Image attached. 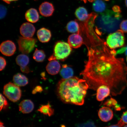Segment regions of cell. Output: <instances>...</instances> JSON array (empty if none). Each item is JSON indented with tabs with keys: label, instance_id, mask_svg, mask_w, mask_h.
<instances>
[{
	"label": "cell",
	"instance_id": "22",
	"mask_svg": "<svg viewBox=\"0 0 127 127\" xmlns=\"http://www.w3.org/2000/svg\"><path fill=\"white\" fill-rule=\"evenodd\" d=\"M37 111L43 115H48L49 117L53 115L54 113V110L51 107L50 103L42 105Z\"/></svg>",
	"mask_w": 127,
	"mask_h": 127
},
{
	"label": "cell",
	"instance_id": "37",
	"mask_svg": "<svg viewBox=\"0 0 127 127\" xmlns=\"http://www.w3.org/2000/svg\"><path fill=\"white\" fill-rule=\"evenodd\" d=\"M4 2L8 4H10L11 1L18 0H2Z\"/></svg>",
	"mask_w": 127,
	"mask_h": 127
},
{
	"label": "cell",
	"instance_id": "21",
	"mask_svg": "<svg viewBox=\"0 0 127 127\" xmlns=\"http://www.w3.org/2000/svg\"><path fill=\"white\" fill-rule=\"evenodd\" d=\"M66 29L69 32L79 34V26L78 22L75 21L69 22L66 25Z\"/></svg>",
	"mask_w": 127,
	"mask_h": 127
},
{
	"label": "cell",
	"instance_id": "30",
	"mask_svg": "<svg viewBox=\"0 0 127 127\" xmlns=\"http://www.w3.org/2000/svg\"><path fill=\"white\" fill-rule=\"evenodd\" d=\"M0 70L2 71L5 67L6 65V61L5 59L3 57L1 56L0 57Z\"/></svg>",
	"mask_w": 127,
	"mask_h": 127
},
{
	"label": "cell",
	"instance_id": "23",
	"mask_svg": "<svg viewBox=\"0 0 127 127\" xmlns=\"http://www.w3.org/2000/svg\"><path fill=\"white\" fill-rule=\"evenodd\" d=\"M93 6L94 10L97 12H102L106 8V4L102 0H95Z\"/></svg>",
	"mask_w": 127,
	"mask_h": 127
},
{
	"label": "cell",
	"instance_id": "32",
	"mask_svg": "<svg viewBox=\"0 0 127 127\" xmlns=\"http://www.w3.org/2000/svg\"><path fill=\"white\" fill-rule=\"evenodd\" d=\"M121 120L124 123L127 125V110L124 112Z\"/></svg>",
	"mask_w": 127,
	"mask_h": 127
},
{
	"label": "cell",
	"instance_id": "12",
	"mask_svg": "<svg viewBox=\"0 0 127 127\" xmlns=\"http://www.w3.org/2000/svg\"><path fill=\"white\" fill-rule=\"evenodd\" d=\"M34 103L29 99L23 100L19 105L20 111L24 114L30 113L34 109Z\"/></svg>",
	"mask_w": 127,
	"mask_h": 127
},
{
	"label": "cell",
	"instance_id": "14",
	"mask_svg": "<svg viewBox=\"0 0 127 127\" xmlns=\"http://www.w3.org/2000/svg\"><path fill=\"white\" fill-rule=\"evenodd\" d=\"M110 93L111 90L108 87L104 85L101 86L97 90L96 99L98 101H102Z\"/></svg>",
	"mask_w": 127,
	"mask_h": 127
},
{
	"label": "cell",
	"instance_id": "17",
	"mask_svg": "<svg viewBox=\"0 0 127 127\" xmlns=\"http://www.w3.org/2000/svg\"><path fill=\"white\" fill-rule=\"evenodd\" d=\"M13 82L15 85L20 87L25 86L28 83L27 78L20 73L17 74L14 76Z\"/></svg>",
	"mask_w": 127,
	"mask_h": 127
},
{
	"label": "cell",
	"instance_id": "6",
	"mask_svg": "<svg viewBox=\"0 0 127 127\" xmlns=\"http://www.w3.org/2000/svg\"><path fill=\"white\" fill-rule=\"evenodd\" d=\"M36 42L34 38L20 37L17 41L19 50L25 54H29L34 49Z\"/></svg>",
	"mask_w": 127,
	"mask_h": 127
},
{
	"label": "cell",
	"instance_id": "10",
	"mask_svg": "<svg viewBox=\"0 0 127 127\" xmlns=\"http://www.w3.org/2000/svg\"><path fill=\"white\" fill-rule=\"evenodd\" d=\"M39 10L41 15L44 17H49L52 15L55 9L51 3L45 1L40 6Z\"/></svg>",
	"mask_w": 127,
	"mask_h": 127
},
{
	"label": "cell",
	"instance_id": "42",
	"mask_svg": "<svg viewBox=\"0 0 127 127\" xmlns=\"http://www.w3.org/2000/svg\"><path fill=\"white\" fill-rule=\"evenodd\" d=\"M126 60H127V58H126Z\"/></svg>",
	"mask_w": 127,
	"mask_h": 127
},
{
	"label": "cell",
	"instance_id": "40",
	"mask_svg": "<svg viewBox=\"0 0 127 127\" xmlns=\"http://www.w3.org/2000/svg\"><path fill=\"white\" fill-rule=\"evenodd\" d=\"M125 4L127 7V0H125Z\"/></svg>",
	"mask_w": 127,
	"mask_h": 127
},
{
	"label": "cell",
	"instance_id": "3",
	"mask_svg": "<svg viewBox=\"0 0 127 127\" xmlns=\"http://www.w3.org/2000/svg\"><path fill=\"white\" fill-rule=\"evenodd\" d=\"M124 32L121 30L111 33L108 36L106 44L111 50L123 47L125 44V37Z\"/></svg>",
	"mask_w": 127,
	"mask_h": 127
},
{
	"label": "cell",
	"instance_id": "24",
	"mask_svg": "<svg viewBox=\"0 0 127 127\" xmlns=\"http://www.w3.org/2000/svg\"><path fill=\"white\" fill-rule=\"evenodd\" d=\"M46 58L45 53L43 50L36 49L33 55L34 59L37 62H43Z\"/></svg>",
	"mask_w": 127,
	"mask_h": 127
},
{
	"label": "cell",
	"instance_id": "1",
	"mask_svg": "<svg viewBox=\"0 0 127 127\" xmlns=\"http://www.w3.org/2000/svg\"><path fill=\"white\" fill-rule=\"evenodd\" d=\"M84 42L88 50V60L80 73L90 89L106 86L114 96L121 94L127 87V66L123 58L115 57L106 42L96 36Z\"/></svg>",
	"mask_w": 127,
	"mask_h": 127
},
{
	"label": "cell",
	"instance_id": "29",
	"mask_svg": "<svg viewBox=\"0 0 127 127\" xmlns=\"http://www.w3.org/2000/svg\"><path fill=\"white\" fill-rule=\"evenodd\" d=\"M7 9L5 7L2 5H0V19H2L4 18L7 14Z\"/></svg>",
	"mask_w": 127,
	"mask_h": 127
},
{
	"label": "cell",
	"instance_id": "11",
	"mask_svg": "<svg viewBox=\"0 0 127 127\" xmlns=\"http://www.w3.org/2000/svg\"><path fill=\"white\" fill-rule=\"evenodd\" d=\"M98 116L102 121L107 122L113 118V113L112 109L109 107H103L99 109Z\"/></svg>",
	"mask_w": 127,
	"mask_h": 127
},
{
	"label": "cell",
	"instance_id": "41",
	"mask_svg": "<svg viewBox=\"0 0 127 127\" xmlns=\"http://www.w3.org/2000/svg\"><path fill=\"white\" fill-rule=\"evenodd\" d=\"M123 127H127V125H125V126H124Z\"/></svg>",
	"mask_w": 127,
	"mask_h": 127
},
{
	"label": "cell",
	"instance_id": "33",
	"mask_svg": "<svg viewBox=\"0 0 127 127\" xmlns=\"http://www.w3.org/2000/svg\"><path fill=\"white\" fill-rule=\"evenodd\" d=\"M125 125V124L121 120L118 122V123L117 124L111 125L108 127H122Z\"/></svg>",
	"mask_w": 127,
	"mask_h": 127
},
{
	"label": "cell",
	"instance_id": "31",
	"mask_svg": "<svg viewBox=\"0 0 127 127\" xmlns=\"http://www.w3.org/2000/svg\"><path fill=\"white\" fill-rule=\"evenodd\" d=\"M43 91L42 87L40 86H37L32 91L33 94H35L37 93H41Z\"/></svg>",
	"mask_w": 127,
	"mask_h": 127
},
{
	"label": "cell",
	"instance_id": "18",
	"mask_svg": "<svg viewBox=\"0 0 127 127\" xmlns=\"http://www.w3.org/2000/svg\"><path fill=\"white\" fill-rule=\"evenodd\" d=\"M76 16L81 21H85L89 17L86 9L83 7H79L76 9L75 12Z\"/></svg>",
	"mask_w": 127,
	"mask_h": 127
},
{
	"label": "cell",
	"instance_id": "9",
	"mask_svg": "<svg viewBox=\"0 0 127 127\" xmlns=\"http://www.w3.org/2000/svg\"><path fill=\"white\" fill-rule=\"evenodd\" d=\"M68 42L71 47L77 49L81 47L83 43L84 40L79 33H74L68 37Z\"/></svg>",
	"mask_w": 127,
	"mask_h": 127
},
{
	"label": "cell",
	"instance_id": "28",
	"mask_svg": "<svg viewBox=\"0 0 127 127\" xmlns=\"http://www.w3.org/2000/svg\"><path fill=\"white\" fill-rule=\"evenodd\" d=\"M120 30L124 33H127V20L123 21L120 25Z\"/></svg>",
	"mask_w": 127,
	"mask_h": 127
},
{
	"label": "cell",
	"instance_id": "39",
	"mask_svg": "<svg viewBox=\"0 0 127 127\" xmlns=\"http://www.w3.org/2000/svg\"><path fill=\"white\" fill-rule=\"evenodd\" d=\"M3 125V124L1 123V122H0V127H5Z\"/></svg>",
	"mask_w": 127,
	"mask_h": 127
},
{
	"label": "cell",
	"instance_id": "13",
	"mask_svg": "<svg viewBox=\"0 0 127 127\" xmlns=\"http://www.w3.org/2000/svg\"><path fill=\"white\" fill-rule=\"evenodd\" d=\"M60 69L61 65L56 60L50 61L48 64L46 69L48 73L51 75H55L58 73Z\"/></svg>",
	"mask_w": 127,
	"mask_h": 127
},
{
	"label": "cell",
	"instance_id": "38",
	"mask_svg": "<svg viewBox=\"0 0 127 127\" xmlns=\"http://www.w3.org/2000/svg\"><path fill=\"white\" fill-rule=\"evenodd\" d=\"M81 0L83 1L85 3H86L87 1H90V2H93L95 0Z\"/></svg>",
	"mask_w": 127,
	"mask_h": 127
},
{
	"label": "cell",
	"instance_id": "35",
	"mask_svg": "<svg viewBox=\"0 0 127 127\" xmlns=\"http://www.w3.org/2000/svg\"><path fill=\"white\" fill-rule=\"evenodd\" d=\"M113 9L114 12L117 13V14L120 13L121 11L120 10V8L118 6H114L113 8Z\"/></svg>",
	"mask_w": 127,
	"mask_h": 127
},
{
	"label": "cell",
	"instance_id": "16",
	"mask_svg": "<svg viewBox=\"0 0 127 127\" xmlns=\"http://www.w3.org/2000/svg\"><path fill=\"white\" fill-rule=\"evenodd\" d=\"M25 17L28 21L32 23H36L39 19L38 12L34 8L30 9L27 11L25 14Z\"/></svg>",
	"mask_w": 127,
	"mask_h": 127
},
{
	"label": "cell",
	"instance_id": "7",
	"mask_svg": "<svg viewBox=\"0 0 127 127\" xmlns=\"http://www.w3.org/2000/svg\"><path fill=\"white\" fill-rule=\"evenodd\" d=\"M0 50L3 55L7 56H12L16 51L15 44L11 40L4 41L1 44Z\"/></svg>",
	"mask_w": 127,
	"mask_h": 127
},
{
	"label": "cell",
	"instance_id": "4",
	"mask_svg": "<svg viewBox=\"0 0 127 127\" xmlns=\"http://www.w3.org/2000/svg\"><path fill=\"white\" fill-rule=\"evenodd\" d=\"M72 48L68 43L58 41L56 43L52 54L56 60H64L70 55Z\"/></svg>",
	"mask_w": 127,
	"mask_h": 127
},
{
	"label": "cell",
	"instance_id": "2",
	"mask_svg": "<svg viewBox=\"0 0 127 127\" xmlns=\"http://www.w3.org/2000/svg\"><path fill=\"white\" fill-rule=\"evenodd\" d=\"M88 88L86 81L74 77L60 80L57 85V93L63 103L82 105Z\"/></svg>",
	"mask_w": 127,
	"mask_h": 127
},
{
	"label": "cell",
	"instance_id": "34",
	"mask_svg": "<svg viewBox=\"0 0 127 127\" xmlns=\"http://www.w3.org/2000/svg\"><path fill=\"white\" fill-rule=\"evenodd\" d=\"M20 69L22 72L26 73H29L30 71L29 68L28 66L20 68Z\"/></svg>",
	"mask_w": 127,
	"mask_h": 127
},
{
	"label": "cell",
	"instance_id": "43",
	"mask_svg": "<svg viewBox=\"0 0 127 127\" xmlns=\"http://www.w3.org/2000/svg\"></svg>",
	"mask_w": 127,
	"mask_h": 127
},
{
	"label": "cell",
	"instance_id": "25",
	"mask_svg": "<svg viewBox=\"0 0 127 127\" xmlns=\"http://www.w3.org/2000/svg\"><path fill=\"white\" fill-rule=\"evenodd\" d=\"M104 105L108 106L109 107H114L116 108V109L120 110V107L117 105V102L116 100L113 98H111L110 99L108 100L104 103Z\"/></svg>",
	"mask_w": 127,
	"mask_h": 127
},
{
	"label": "cell",
	"instance_id": "5",
	"mask_svg": "<svg viewBox=\"0 0 127 127\" xmlns=\"http://www.w3.org/2000/svg\"><path fill=\"white\" fill-rule=\"evenodd\" d=\"M3 93L9 100L14 102L20 100L22 96L20 87L10 82L4 86Z\"/></svg>",
	"mask_w": 127,
	"mask_h": 127
},
{
	"label": "cell",
	"instance_id": "19",
	"mask_svg": "<svg viewBox=\"0 0 127 127\" xmlns=\"http://www.w3.org/2000/svg\"><path fill=\"white\" fill-rule=\"evenodd\" d=\"M60 73L63 79H67L73 77L74 71L72 68L66 64H64L63 65Z\"/></svg>",
	"mask_w": 127,
	"mask_h": 127
},
{
	"label": "cell",
	"instance_id": "27",
	"mask_svg": "<svg viewBox=\"0 0 127 127\" xmlns=\"http://www.w3.org/2000/svg\"><path fill=\"white\" fill-rule=\"evenodd\" d=\"M76 127H96L94 123L92 121H89L86 123L81 124Z\"/></svg>",
	"mask_w": 127,
	"mask_h": 127
},
{
	"label": "cell",
	"instance_id": "36",
	"mask_svg": "<svg viewBox=\"0 0 127 127\" xmlns=\"http://www.w3.org/2000/svg\"><path fill=\"white\" fill-rule=\"evenodd\" d=\"M125 52V54L127 56V47H126L122 48L118 51V53H123L124 52Z\"/></svg>",
	"mask_w": 127,
	"mask_h": 127
},
{
	"label": "cell",
	"instance_id": "20",
	"mask_svg": "<svg viewBox=\"0 0 127 127\" xmlns=\"http://www.w3.org/2000/svg\"><path fill=\"white\" fill-rule=\"evenodd\" d=\"M29 58L27 56L24 54H21L17 56L16 61L17 65L23 68L27 66L29 63Z\"/></svg>",
	"mask_w": 127,
	"mask_h": 127
},
{
	"label": "cell",
	"instance_id": "8",
	"mask_svg": "<svg viewBox=\"0 0 127 127\" xmlns=\"http://www.w3.org/2000/svg\"><path fill=\"white\" fill-rule=\"evenodd\" d=\"M35 31V28L34 25L29 23H23L20 29V34L25 38H32L34 35Z\"/></svg>",
	"mask_w": 127,
	"mask_h": 127
},
{
	"label": "cell",
	"instance_id": "26",
	"mask_svg": "<svg viewBox=\"0 0 127 127\" xmlns=\"http://www.w3.org/2000/svg\"><path fill=\"white\" fill-rule=\"evenodd\" d=\"M8 106V103L6 98L1 94H0V111L2 109H5Z\"/></svg>",
	"mask_w": 127,
	"mask_h": 127
},
{
	"label": "cell",
	"instance_id": "15",
	"mask_svg": "<svg viewBox=\"0 0 127 127\" xmlns=\"http://www.w3.org/2000/svg\"><path fill=\"white\" fill-rule=\"evenodd\" d=\"M37 36L39 41L42 43L48 42L51 38L52 34L50 30L42 28L38 31Z\"/></svg>",
	"mask_w": 127,
	"mask_h": 127
}]
</instances>
